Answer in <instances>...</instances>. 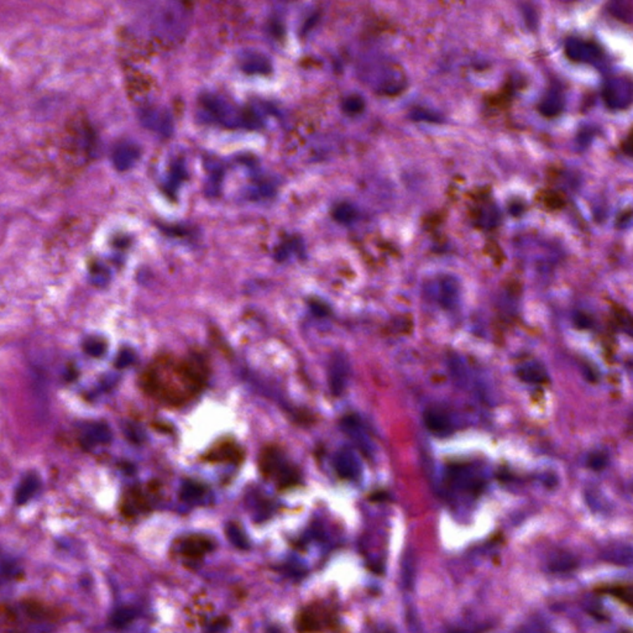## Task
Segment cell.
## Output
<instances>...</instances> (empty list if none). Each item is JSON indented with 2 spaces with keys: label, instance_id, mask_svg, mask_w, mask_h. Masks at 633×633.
I'll list each match as a JSON object with an SVG mask.
<instances>
[{
  "label": "cell",
  "instance_id": "obj_1",
  "mask_svg": "<svg viewBox=\"0 0 633 633\" xmlns=\"http://www.w3.org/2000/svg\"><path fill=\"white\" fill-rule=\"evenodd\" d=\"M208 369L203 361L190 356H157L140 377L143 391L166 407L191 403L204 390Z\"/></svg>",
  "mask_w": 633,
  "mask_h": 633
},
{
  "label": "cell",
  "instance_id": "obj_2",
  "mask_svg": "<svg viewBox=\"0 0 633 633\" xmlns=\"http://www.w3.org/2000/svg\"><path fill=\"white\" fill-rule=\"evenodd\" d=\"M259 464L263 476L273 480L280 488H289L299 481L297 469L278 445H268L263 449Z\"/></svg>",
  "mask_w": 633,
  "mask_h": 633
},
{
  "label": "cell",
  "instance_id": "obj_3",
  "mask_svg": "<svg viewBox=\"0 0 633 633\" xmlns=\"http://www.w3.org/2000/svg\"><path fill=\"white\" fill-rule=\"evenodd\" d=\"M338 615L332 605L314 601L299 610L294 618V626L299 632H327L338 629Z\"/></svg>",
  "mask_w": 633,
  "mask_h": 633
},
{
  "label": "cell",
  "instance_id": "obj_4",
  "mask_svg": "<svg viewBox=\"0 0 633 633\" xmlns=\"http://www.w3.org/2000/svg\"><path fill=\"white\" fill-rule=\"evenodd\" d=\"M157 495V486H135L123 495L120 502V511L125 517L133 518L143 515L152 509L155 496Z\"/></svg>",
  "mask_w": 633,
  "mask_h": 633
},
{
  "label": "cell",
  "instance_id": "obj_5",
  "mask_svg": "<svg viewBox=\"0 0 633 633\" xmlns=\"http://www.w3.org/2000/svg\"><path fill=\"white\" fill-rule=\"evenodd\" d=\"M603 100L611 109H625L632 102V83L627 78H613L603 86Z\"/></svg>",
  "mask_w": 633,
  "mask_h": 633
},
{
  "label": "cell",
  "instance_id": "obj_6",
  "mask_svg": "<svg viewBox=\"0 0 633 633\" xmlns=\"http://www.w3.org/2000/svg\"><path fill=\"white\" fill-rule=\"evenodd\" d=\"M204 460L211 463L235 464L239 465L244 460V450L232 439H224L216 443L206 454Z\"/></svg>",
  "mask_w": 633,
  "mask_h": 633
},
{
  "label": "cell",
  "instance_id": "obj_7",
  "mask_svg": "<svg viewBox=\"0 0 633 633\" xmlns=\"http://www.w3.org/2000/svg\"><path fill=\"white\" fill-rule=\"evenodd\" d=\"M211 548L213 543L206 535H188L181 543L180 553L190 561H202L211 551Z\"/></svg>",
  "mask_w": 633,
  "mask_h": 633
},
{
  "label": "cell",
  "instance_id": "obj_8",
  "mask_svg": "<svg viewBox=\"0 0 633 633\" xmlns=\"http://www.w3.org/2000/svg\"><path fill=\"white\" fill-rule=\"evenodd\" d=\"M566 53L570 60L577 62H592L601 56V51L595 44L577 39L566 42Z\"/></svg>",
  "mask_w": 633,
  "mask_h": 633
},
{
  "label": "cell",
  "instance_id": "obj_9",
  "mask_svg": "<svg viewBox=\"0 0 633 633\" xmlns=\"http://www.w3.org/2000/svg\"><path fill=\"white\" fill-rule=\"evenodd\" d=\"M459 296L460 289L458 281L452 276L442 278V281L439 283V294H438L439 304H442L444 308L453 309L458 304Z\"/></svg>",
  "mask_w": 633,
  "mask_h": 633
},
{
  "label": "cell",
  "instance_id": "obj_10",
  "mask_svg": "<svg viewBox=\"0 0 633 633\" xmlns=\"http://www.w3.org/2000/svg\"><path fill=\"white\" fill-rule=\"evenodd\" d=\"M561 109H563V97H561V93L556 89L548 93L540 105L541 113L549 118L556 117L561 113Z\"/></svg>",
  "mask_w": 633,
  "mask_h": 633
},
{
  "label": "cell",
  "instance_id": "obj_11",
  "mask_svg": "<svg viewBox=\"0 0 633 633\" xmlns=\"http://www.w3.org/2000/svg\"><path fill=\"white\" fill-rule=\"evenodd\" d=\"M608 11L618 20L631 22L632 20V6L631 0H611Z\"/></svg>",
  "mask_w": 633,
  "mask_h": 633
},
{
  "label": "cell",
  "instance_id": "obj_12",
  "mask_svg": "<svg viewBox=\"0 0 633 633\" xmlns=\"http://www.w3.org/2000/svg\"><path fill=\"white\" fill-rule=\"evenodd\" d=\"M518 375L525 381L542 382L546 379V371L537 363L526 364L518 369Z\"/></svg>",
  "mask_w": 633,
  "mask_h": 633
},
{
  "label": "cell",
  "instance_id": "obj_13",
  "mask_svg": "<svg viewBox=\"0 0 633 633\" xmlns=\"http://www.w3.org/2000/svg\"><path fill=\"white\" fill-rule=\"evenodd\" d=\"M334 216L338 221L346 223V221H351L354 219L355 211H354V208L349 206V204H341V206L338 207V208L335 209Z\"/></svg>",
  "mask_w": 633,
  "mask_h": 633
},
{
  "label": "cell",
  "instance_id": "obj_14",
  "mask_svg": "<svg viewBox=\"0 0 633 633\" xmlns=\"http://www.w3.org/2000/svg\"><path fill=\"white\" fill-rule=\"evenodd\" d=\"M344 108L348 113H359L364 108V102L359 97H351L345 102Z\"/></svg>",
  "mask_w": 633,
  "mask_h": 633
},
{
  "label": "cell",
  "instance_id": "obj_15",
  "mask_svg": "<svg viewBox=\"0 0 633 633\" xmlns=\"http://www.w3.org/2000/svg\"><path fill=\"white\" fill-rule=\"evenodd\" d=\"M497 218H499V213L496 211V208H491V209H488V211H485V214L483 216V219L481 221L484 223V226L486 228H491L496 226V223H497Z\"/></svg>",
  "mask_w": 633,
  "mask_h": 633
}]
</instances>
